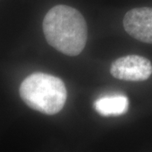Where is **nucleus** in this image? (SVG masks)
Returning a JSON list of instances; mask_svg holds the SVG:
<instances>
[{
	"label": "nucleus",
	"mask_w": 152,
	"mask_h": 152,
	"mask_svg": "<svg viewBox=\"0 0 152 152\" xmlns=\"http://www.w3.org/2000/svg\"><path fill=\"white\" fill-rule=\"evenodd\" d=\"M42 29L48 43L64 54L77 56L86 47V22L81 14L70 6L53 7L44 17Z\"/></svg>",
	"instance_id": "1"
},
{
	"label": "nucleus",
	"mask_w": 152,
	"mask_h": 152,
	"mask_svg": "<svg viewBox=\"0 0 152 152\" xmlns=\"http://www.w3.org/2000/svg\"><path fill=\"white\" fill-rule=\"evenodd\" d=\"M20 95L31 108L48 115L59 113L67 100L64 81L53 75L33 73L20 85Z\"/></svg>",
	"instance_id": "2"
},
{
	"label": "nucleus",
	"mask_w": 152,
	"mask_h": 152,
	"mask_svg": "<svg viewBox=\"0 0 152 152\" xmlns=\"http://www.w3.org/2000/svg\"><path fill=\"white\" fill-rule=\"evenodd\" d=\"M114 78L126 81H144L152 74V64L146 58L129 55L115 60L110 68Z\"/></svg>",
	"instance_id": "3"
},
{
	"label": "nucleus",
	"mask_w": 152,
	"mask_h": 152,
	"mask_svg": "<svg viewBox=\"0 0 152 152\" xmlns=\"http://www.w3.org/2000/svg\"><path fill=\"white\" fill-rule=\"evenodd\" d=\"M125 31L142 42L152 44V8L133 9L124 18Z\"/></svg>",
	"instance_id": "4"
},
{
	"label": "nucleus",
	"mask_w": 152,
	"mask_h": 152,
	"mask_svg": "<svg viewBox=\"0 0 152 152\" xmlns=\"http://www.w3.org/2000/svg\"><path fill=\"white\" fill-rule=\"evenodd\" d=\"M95 110L102 116H119L129 109V99L125 96H104L94 103Z\"/></svg>",
	"instance_id": "5"
}]
</instances>
